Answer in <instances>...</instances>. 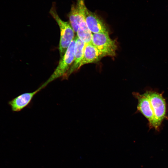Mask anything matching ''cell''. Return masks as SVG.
Instances as JSON below:
<instances>
[{"mask_svg":"<svg viewBox=\"0 0 168 168\" xmlns=\"http://www.w3.org/2000/svg\"><path fill=\"white\" fill-rule=\"evenodd\" d=\"M145 92L149 101L150 108L154 115L152 128L158 131L163 120L168 119L165 99L163 96L162 93L155 91L148 90Z\"/></svg>","mask_w":168,"mask_h":168,"instance_id":"1","label":"cell"},{"mask_svg":"<svg viewBox=\"0 0 168 168\" xmlns=\"http://www.w3.org/2000/svg\"><path fill=\"white\" fill-rule=\"evenodd\" d=\"M49 12L59 28L60 38L59 50L61 58L63 56L68 47L74 39V32L69 22L63 21L59 16L57 12L55 2L52 3Z\"/></svg>","mask_w":168,"mask_h":168,"instance_id":"2","label":"cell"},{"mask_svg":"<svg viewBox=\"0 0 168 168\" xmlns=\"http://www.w3.org/2000/svg\"><path fill=\"white\" fill-rule=\"evenodd\" d=\"M76 37H75L72 41L63 56L60 58L58 65L53 73L42 84L44 88L55 80L61 77H63L69 69L74 60Z\"/></svg>","mask_w":168,"mask_h":168,"instance_id":"3","label":"cell"},{"mask_svg":"<svg viewBox=\"0 0 168 168\" xmlns=\"http://www.w3.org/2000/svg\"><path fill=\"white\" fill-rule=\"evenodd\" d=\"M91 43L103 57L114 56L117 49L116 41L111 39L109 33L92 34Z\"/></svg>","mask_w":168,"mask_h":168,"instance_id":"4","label":"cell"},{"mask_svg":"<svg viewBox=\"0 0 168 168\" xmlns=\"http://www.w3.org/2000/svg\"><path fill=\"white\" fill-rule=\"evenodd\" d=\"M133 95L138 100L137 112L141 113L147 119L150 128H152L154 115L147 95L145 92L140 94L137 92H133Z\"/></svg>","mask_w":168,"mask_h":168,"instance_id":"5","label":"cell"},{"mask_svg":"<svg viewBox=\"0 0 168 168\" xmlns=\"http://www.w3.org/2000/svg\"><path fill=\"white\" fill-rule=\"evenodd\" d=\"M85 21L88 28L93 34L109 33L108 28L103 20L88 9L86 12Z\"/></svg>","mask_w":168,"mask_h":168,"instance_id":"6","label":"cell"},{"mask_svg":"<svg viewBox=\"0 0 168 168\" xmlns=\"http://www.w3.org/2000/svg\"><path fill=\"white\" fill-rule=\"evenodd\" d=\"M44 88L41 85L34 91L21 94L9 101L8 104L13 112L20 111L27 106L34 96Z\"/></svg>","mask_w":168,"mask_h":168,"instance_id":"7","label":"cell"},{"mask_svg":"<svg viewBox=\"0 0 168 168\" xmlns=\"http://www.w3.org/2000/svg\"><path fill=\"white\" fill-rule=\"evenodd\" d=\"M86 44L76 37L73 62L68 71L62 77L63 79H67L72 73L79 69V65L83 56Z\"/></svg>","mask_w":168,"mask_h":168,"instance_id":"8","label":"cell"},{"mask_svg":"<svg viewBox=\"0 0 168 168\" xmlns=\"http://www.w3.org/2000/svg\"><path fill=\"white\" fill-rule=\"evenodd\" d=\"M101 54L91 43L86 44L83 56L79 66V69L83 65L96 63L102 58Z\"/></svg>","mask_w":168,"mask_h":168,"instance_id":"9","label":"cell"},{"mask_svg":"<svg viewBox=\"0 0 168 168\" xmlns=\"http://www.w3.org/2000/svg\"><path fill=\"white\" fill-rule=\"evenodd\" d=\"M77 33V37L85 43H91L92 34L87 26L85 19L79 24Z\"/></svg>","mask_w":168,"mask_h":168,"instance_id":"10","label":"cell"}]
</instances>
